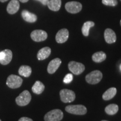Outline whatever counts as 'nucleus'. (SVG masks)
I'll return each mask as SVG.
<instances>
[{
	"instance_id": "nucleus-4",
	"label": "nucleus",
	"mask_w": 121,
	"mask_h": 121,
	"mask_svg": "<svg viewBox=\"0 0 121 121\" xmlns=\"http://www.w3.org/2000/svg\"><path fill=\"white\" fill-rule=\"evenodd\" d=\"M22 84V79L19 76L10 75L7 78L6 85L11 89L19 88Z\"/></svg>"
},
{
	"instance_id": "nucleus-8",
	"label": "nucleus",
	"mask_w": 121,
	"mask_h": 121,
	"mask_svg": "<svg viewBox=\"0 0 121 121\" xmlns=\"http://www.w3.org/2000/svg\"><path fill=\"white\" fill-rule=\"evenodd\" d=\"M82 4L76 1H71L66 3L65 9L67 12L71 13H77L82 10Z\"/></svg>"
},
{
	"instance_id": "nucleus-6",
	"label": "nucleus",
	"mask_w": 121,
	"mask_h": 121,
	"mask_svg": "<svg viewBox=\"0 0 121 121\" xmlns=\"http://www.w3.org/2000/svg\"><path fill=\"white\" fill-rule=\"evenodd\" d=\"M60 100L63 103H71L75 99V94L73 91L69 89H62L60 93Z\"/></svg>"
},
{
	"instance_id": "nucleus-5",
	"label": "nucleus",
	"mask_w": 121,
	"mask_h": 121,
	"mask_svg": "<svg viewBox=\"0 0 121 121\" xmlns=\"http://www.w3.org/2000/svg\"><path fill=\"white\" fill-rule=\"evenodd\" d=\"M66 112L76 115H84L87 112V109L82 105H70L65 108Z\"/></svg>"
},
{
	"instance_id": "nucleus-28",
	"label": "nucleus",
	"mask_w": 121,
	"mask_h": 121,
	"mask_svg": "<svg viewBox=\"0 0 121 121\" xmlns=\"http://www.w3.org/2000/svg\"><path fill=\"white\" fill-rule=\"evenodd\" d=\"M4 51L0 52V60H1L3 58H4Z\"/></svg>"
},
{
	"instance_id": "nucleus-29",
	"label": "nucleus",
	"mask_w": 121,
	"mask_h": 121,
	"mask_svg": "<svg viewBox=\"0 0 121 121\" xmlns=\"http://www.w3.org/2000/svg\"><path fill=\"white\" fill-rule=\"evenodd\" d=\"M19 1L22 3H25V2H28L29 0H19Z\"/></svg>"
},
{
	"instance_id": "nucleus-33",
	"label": "nucleus",
	"mask_w": 121,
	"mask_h": 121,
	"mask_svg": "<svg viewBox=\"0 0 121 121\" xmlns=\"http://www.w3.org/2000/svg\"></svg>"
},
{
	"instance_id": "nucleus-30",
	"label": "nucleus",
	"mask_w": 121,
	"mask_h": 121,
	"mask_svg": "<svg viewBox=\"0 0 121 121\" xmlns=\"http://www.w3.org/2000/svg\"><path fill=\"white\" fill-rule=\"evenodd\" d=\"M7 1H8V0H0V1H1V2H6Z\"/></svg>"
},
{
	"instance_id": "nucleus-27",
	"label": "nucleus",
	"mask_w": 121,
	"mask_h": 121,
	"mask_svg": "<svg viewBox=\"0 0 121 121\" xmlns=\"http://www.w3.org/2000/svg\"><path fill=\"white\" fill-rule=\"evenodd\" d=\"M35 1H39V2H41L43 5L45 6V5H47L48 1H49V0H35Z\"/></svg>"
},
{
	"instance_id": "nucleus-12",
	"label": "nucleus",
	"mask_w": 121,
	"mask_h": 121,
	"mask_svg": "<svg viewBox=\"0 0 121 121\" xmlns=\"http://www.w3.org/2000/svg\"><path fill=\"white\" fill-rule=\"evenodd\" d=\"M104 35L105 42L108 44L114 43L117 40L116 33L111 29H107L104 31Z\"/></svg>"
},
{
	"instance_id": "nucleus-22",
	"label": "nucleus",
	"mask_w": 121,
	"mask_h": 121,
	"mask_svg": "<svg viewBox=\"0 0 121 121\" xmlns=\"http://www.w3.org/2000/svg\"><path fill=\"white\" fill-rule=\"evenodd\" d=\"M94 22H90V21L85 22L82 27V29H81L82 34L85 37H87L89 35V30H90L91 28L94 26Z\"/></svg>"
},
{
	"instance_id": "nucleus-9",
	"label": "nucleus",
	"mask_w": 121,
	"mask_h": 121,
	"mask_svg": "<svg viewBox=\"0 0 121 121\" xmlns=\"http://www.w3.org/2000/svg\"><path fill=\"white\" fill-rule=\"evenodd\" d=\"M30 37L34 41L39 42L46 40L48 37V34L44 30H35L31 33Z\"/></svg>"
},
{
	"instance_id": "nucleus-1",
	"label": "nucleus",
	"mask_w": 121,
	"mask_h": 121,
	"mask_svg": "<svg viewBox=\"0 0 121 121\" xmlns=\"http://www.w3.org/2000/svg\"><path fill=\"white\" fill-rule=\"evenodd\" d=\"M63 117V113L58 109L51 110L44 116L45 121H60Z\"/></svg>"
},
{
	"instance_id": "nucleus-11",
	"label": "nucleus",
	"mask_w": 121,
	"mask_h": 121,
	"mask_svg": "<svg viewBox=\"0 0 121 121\" xmlns=\"http://www.w3.org/2000/svg\"><path fill=\"white\" fill-rule=\"evenodd\" d=\"M61 62V60L58 58L53 59V60H51L48 64L47 67V71L48 73L50 74L55 73V72L56 71L60 66Z\"/></svg>"
},
{
	"instance_id": "nucleus-24",
	"label": "nucleus",
	"mask_w": 121,
	"mask_h": 121,
	"mask_svg": "<svg viewBox=\"0 0 121 121\" xmlns=\"http://www.w3.org/2000/svg\"><path fill=\"white\" fill-rule=\"evenodd\" d=\"M102 3L106 6H116L118 4V1L117 0H102Z\"/></svg>"
},
{
	"instance_id": "nucleus-34",
	"label": "nucleus",
	"mask_w": 121,
	"mask_h": 121,
	"mask_svg": "<svg viewBox=\"0 0 121 121\" xmlns=\"http://www.w3.org/2000/svg\"><path fill=\"white\" fill-rule=\"evenodd\" d=\"M0 121H1V119H0Z\"/></svg>"
},
{
	"instance_id": "nucleus-17",
	"label": "nucleus",
	"mask_w": 121,
	"mask_h": 121,
	"mask_svg": "<svg viewBox=\"0 0 121 121\" xmlns=\"http://www.w3.org/2000/svg\"><path fill=\"white\" fill-rule=\"evenodd\" d=\"M61 0H49L47 6L50 10L53 11H58L61 6Z\"/></svg>"
},
{
	"instance_id": "nucleus-25",
	"label": "nucleus",
	"mask_w": 121,
	"mask_h": 121,
	"mask_svg": "<svg viewBox=\"0 0 121 121\" xmlns=\"http://www.w3.org/2000/svg\"><path fill=\"white\" fill-rule=\"evenodd\" d=\"M73 75L71 73H68L65 76L63 79V82L65 84H69V83L71 82L73 80Z\"/></svg>"
},
{
	"instance_id": "nucleus-3",
	"label": "nucleus",
	"mask_w": 121,
	"mask_h": 121,
	"mask_svg": "<svg viewBox=\"0 0 121 121\" xmlns=\"http://www.w3.org/2000/svg\"><path fill=\"white\" fill-rule=\"evenodd\" d=\"M31 99V95L28 90H24L16 98V103L18 105L25 106L29 103Z\"/></svg>"
},
{
	"instance_id": "nucleus-10",
	"label": "nucleus",
	"mask_w": 121,
	"mask_h": 121,
	"mask_svg": "<svg viewBox=\"0 0 121 121\" xmlns=\"http://www.w3.org/2000/svg\"><path fill=\"white\" fill-rule=\"evenodd\" d=\"M69 37V30L67 29H62L57 33L56 36V40L57 43H63L67 41Z\"/></svg>"
},
{
	"instance_id": "nucleus-18",
	"label": "nucleus",
	"mask_w": 121,
	"mask_h": 121,
	"mask_svg": "<svg viewBox=\"0 0 121 121\" xmlns=\"http://www.w3.org/2000/svg\"><path fill=\"white\" fill-rule=\"evenodd\" d=\"M45 86L42 82L39 81H37L32 86L33 92L36 94H40L44 90Z\"/></svg>"
},
{
	"instance_id": "nucleus-31",
	"label": "nucleus",
	"mask_w": 121,
	"mask_h": 121,
	"mask_svg": "<svg viewBox=\"0 0 121 121\" xmlns=\"http://www.w3.org/2000/svg\"><path fill=\"white\" fill-rule=\"evenodd\" d=\"M120 24H121V22H120Z\"/></svg>"
},
{
	"instance_id": "nucleus-21",
	"label": "nucleus",
	"mask_w": 121,
	"mask_h": 121,
	"mask_svg": "<svg viewBox=\"0 0 121 121\" xmlns=\"http://www.w3.org/2000/svg\"><path fill=\"white\" fill-rule=\"evenodd\" d=\"M107 56L105 53L100 51V52H98L95 53L92 56V59L93 61H94L96 63H100L104 61L106 59Z\"/></svg>"
},
{
	"instance_id": "nucleus-13",
	"label": "nucleus",
	"mask_w": 121,
	"mask_h": 121,
	"mask_svg": "<svg viewBox=\"0 0 121 121\" xmlns=\"http://www.w3.org/2000/svg\"><path fill=\"white\" fill-rule=\"evenodd\" d=\"M20 8V4L18 0H11L7 7V11L10 14L16 13Z\"/></svg>"
},
{
	"instance_id": "nucleus-32",
	"label": "nucleus",
	"mask_w": 121,
	"mask_h": 121,
	"mask_svg": "<svg viewBox=\"0 0 121 121\" xmlns=\"http://www.w3.org/2000/svg\"><path fill=\"white\" fill-rule=\"evenodd\" d=\"M120 69H121V66H120Z\"/></svg>"
},
{
	"instance_id": "nucleus-7",
	"label": "nucleus",
	"mask_w": 121,
	"mask_h": 121,
	"mask_svg": "<svg viewBox=\"0 0 121 121\" xmlns=\"http://www.w3.org/2000/svg\"><path fill=\"white\" fill-rule=\"evenodd\" d=\"M68 67L71 72L76 75H78L84 71L85 67L82 63L75 61L69 62Z\"/></svg>"
},
{
	"instance_id": "nucleus-16",
	"label": "nucleus",
	"mask_w": 121,
	"mask_h": 121,
	"mask_svg": "<svg viewBox=\"0 0 121 121\" xmlns=\"http://www.w3.org/2000/svg\"><path fill=\"white\" fill-rule=\"evenodd\" d=\"M4 57L2 60H0V63L2 65H8L10 62L11 61L13 58V53L12 51L10 49H4Z\"/></svg>"
},
{
	"instance_id": "nucleus-2",
	"label": "nucleus",
	"mask_w": 121,
	"mask_h": 121,
	"mask_svg": "<svg viewBox=\"0 0 121 121\" xmlns=\"http://www.w3.org/2000/svg\"><path fill=\"white\" fill-rule=\"evenodd\" d=\"M103 78V74L99 70H95L91 72L86 76V81L89 84L94 85L99 83Z\"/></svg>"
},
{
	"instance_id": "nucleus-20",
	"label": "nucleus",
	"mask_w": 121,
	"mask_h": 121,
	"mask_svg": "<svg viewBox=\"0 0 121 121\" xmlns=\"http://www.w3.org/2000/svg\"><path fill=\"white\" fill-rule=\"evenodd\" d=\"M31 72H32V70H31V67L26 65H22L19 68V75L25 78L29 77L31 75Z\"/></svg>"
},
{
	"instance_id": "nucleus-26",
	"label": "nucleus",
	"mask_w": 121,
	"mask_h": 121,
	"mask_svg": "<svg viewBox=\"0 0 121 121\" xmlns=\"http://www.w3.org/2000/svg\"><path fill=\"white\" fill-rule=\"evenodd\" d=\"M18 121H33L32 119L28 117H22Z\"/></svg>"
},
{
	"instance_id": "nucleus-19",
	"label": "nucleus",
	"mask_w": 121,
	"mask_h": 121,
	"mask_svg": "<svg viewBox=\"0 0 121 121\" xmlns=\"http://www.w3.org/2000/svg\"><path fill=\"white\" fill-rule=\"evenodd\" d=\"M117 93V89L115 87H110L108 89L103 95V99L105 100H109L114 97Z\"/></svg>"
},
{
	"instance_id": "nucleus-23",
	"label": "nucleus",
	"mask_w": 121,
	"mask_h": 121,
	"mask_svg": "<svg viewBox=\"0 0 121 121\" xmlns=\"http://www.w3.org/2000/svg\"><path fill=\"white\" fill-rule=\"evenodd\" d=\"M118 106L116 104H111L106 107L105 112L109 115H114L118 111Z\"/></svg>"
},
{
	"instance_id": "nucleus-15",
	"label": "nucleus",
	"mask_w": 121,
	"mask_h": 121,
	"mask_svg": "<svg viewBox=\"0 0 121 121\" xmlns=\"http://www.w3.org/2000/svg\"><path fill=\"white\" fill-rule=\"evenodd\" d=\"M51 53V48L48 47H44L39 50L37 54V58L38 60H44L47 58Z\"/></svg>"
},
{
	"instance_id": "nucleus-14",
	"label": "nucleus",
	"mask_w": 121,
	"mask_h": 121,
	"mask_svg": "<svg viewBox=\"0 0 121 121\" xmlns=\"http://www.w3.org/2000/svg\"><path fill=\"white\" fill-rule=\"evenodd\" d=\"M22 16L24 20L28 22L33 23L37 20V16H36V15L27 10H23L22 11Z\"/></svg>"
}]
</instances>
